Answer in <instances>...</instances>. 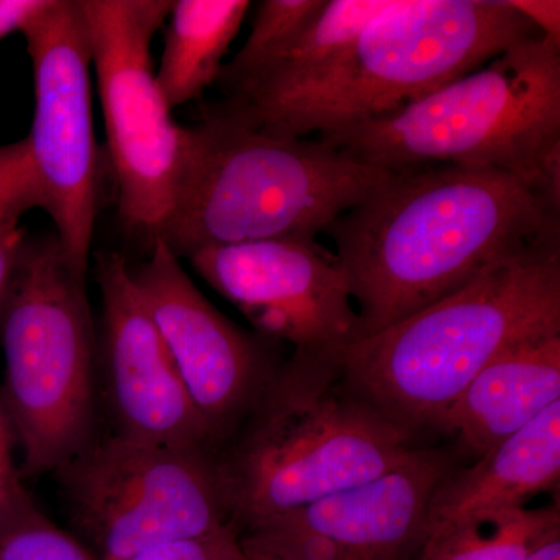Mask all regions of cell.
<instances>
[{
  "instance_id": "obj_18",
  "label": "cell",
  "mask_w": 560,
  "mask_h": 560,
  "mask_svg": "<svg viewBox=\"0 0 560 560\" xmlns=\"http://www.w3.org/2000/svg\"><path fill=\"white\" fill-rule=\"evenodd\" d=\"M250 9L248 0L172 3L158 86L171 108L197 101L219 80L223 58Z\"/></svg>"
},
{
  "instance_id": "obj_19",
  "label": "cell",
  "mask_w": 560,
  "mask_h": 560,
  "mask_svg": "<svg viewBox=\"0 0 560 560\" xmlns=\"http://www.w3.org/2000/svg\"><path fill=\"white\" fill-rule=\"evenodd\" d=\"M558 537V504L481 511L427 534L420 560H526Z\"/></svg>"
},
{
  "instance_id": "obj_17",
  "label": "cell",
  "mask_w": 560,
  "mask_h": 560,
  "mask_svg": "<svg viewBox=\"0 0 560 560\" xmlns=\"http://www.w3.org/2000/svg\"><path fill=\"white\" fill-rule=\"evenodd\" d=\"M389 0H327L319 16L264 77L230 95L215 113L256 128L287 108L341 68L364 25L388 7Z\"/></svg>"
},
{
  "instance_id": "obj_6",
  "label": "cell",
  "mask_w": 560,
  "mask_h": 560,
  "mask_svg": "<svg viewBox=\"0 0 560 560\" xmlns=\"http://www.w3.org/2000/svg\"><path fill=\"white\" fill-rule=\"evenodd\" d=\"M86 275L57 235L27 238L0 301V390L22 478L55 474L95 440L98 341Z\"/></svg>"
},
{
  "instance_id": "obj_21",
  "label": "cell",
  "mask_w": 560,
  "mask_h": 560,
  "mask_svg": "<svg viewBox=\"0 0 560 560\" xmlns=\"http://www.w3.org/2000/svg\"><path fill=\"white\" fill-rule=\"evenodd\" d=\"M0 560H98L86 547L39 514L0 539Z\"/></svg>"
},
{
  "instance_id": "obj_29",
  "label": "cell",
  "mask_w": 560,
  "mask_h": 560,
  "mask_svg": "<svg viewBox=\"0 0 560 560\" xmlns=\"http://www.w3.org/2000/svg\"><path fill=\"white\" fill-rule=\"evenodd\" d=\"M243 551H245V550H243ZM243 560H272V559L267 558V556L254 555V552L245 551V559H243Z\"/></svg>"
},
{
  "instance_id": "obj_1",
  "label": "cell",
  "mask_w": 560,
  "mask_h": 560,
  "mask_svg": "<svg viewBox=\"0 0 560 560\" xmlns=\"http://www.w3.org/2000/svg\"><path fill=\"white\" fill-rule=\"evenodd\" d=\"M326 234L364 338L560 237V200L511 173L434 165L389 172Z\"/></svg>"
},
{
  "instance_id": "obj_24",
  "label": "cell",
  "mask_w": 560,
  "mask_h": 560,
  "mask_svg": "<svg viewBox=\"0 0 560 560\" xmlns=\"http://www.w3.org/2000/svg\"><path fill=\"white\" fill-rule=\"evenodd\" d=\"M241 533L228 528L212 536L158 545L127 560H243Z\"/></svg>"
},
{
  "instance_id": "obj_22",
  "label": "cell",
  "mask_w": 560,
  "mask_h": 560,
  "mask_svg": "<svg viewBox=\"0 0 560 560\" xmlns=\"http://www.w3.org/2000/svg\"><path fill=\"white\" fill-rule=\"evenodd\" d=\"M16 436L0 390V539L43 514L22 486L21 470L14 466Z\"/></svg>"
},
{
  "instance_id": "obj_5",
  "label": "cell",
  "mask_w": 560,
  "mask_h": 560,
  "mask_svg": "<svg viewBox=\"0 0 560 560\" xmlns=\"http://www.w3.org/2000/svg\"><path fill=\"white\" fill-rule=\"evenodd\" d=\"M388 175L319 140L253 130L213 110L186 127L172 210L154 238L178 259L209 246L315 242Z\"/></svg>"
},
{
  "instance_id": "obj_4",
  "label": "cell",
  "mask_w": 560,
  "mask_h": 560,
  "mask_svg": "<svg viewBox=\"0 0 560 560\" xmlns=\"http://www.w3.org/2000/svg\"><path fill=\"white\" fill-rule=\"evenodd\" d=\"M318 140L381 171L511 173L560 200V43L523 40L425 97Z\"/></svg>"
},
{
  "instance_id": "obj_27",
  "label": "cell",
  "mask_w": 560,
  "mask_h": 560,
  "mask_svg": "<svg viewBox=\"0 0 560 560\" xmlns=\"http://www.w3.org/2000/svg\"><path fill=\"white\" fill-rule=\"evenodd\" d=\"M523 16L528 18L534 25L544 35L550 36L551 39L560 43V3L559 2H540V0H529V2H521V0H511Z\"/></svg>"
},
{
  "instance_id": "obj_26",
  "label": "cell",
  "mask_w": 560,
  "mask_h": 560,
  "mask_svg": "<svg viewBox=\"0 0 560 560\" xmlns=\"http://www.w3.org/2000/svg\"><path fill=\"white\" fill-rule=\"evenodd\" d=\"M25 241H27V235H25L20 220H10L0 224V301L9 287L14 265H16Z\"/></svg>"
},
{
  "instance_id": "obj_28",
  "label": "cell",
  "mask_w": 560,
  "mask_h": 560,
  "mask_svg": "<svg viewBox=\"0 0 560 560\" xmlns=\"http://www.w3.org/2000/svg\"><path fill=\"white\" fill-rule=\"evenodd\" d=\"M526 560H560V537L548 541Z\"/></svg>"
},
{
  "instance_id": "obj_2",
  "label": "cell",
  "mask_w": 560,
  "mask_h": 560,
  "mask_svg": "<svg viewBox=\"0 0 560 560\" xmlns=\"http://www.w3.org/2000/svg\"><path fill=\"white\" fill-rule=\"evenodd\" d=\"M560 334V237L500 261L341 357L342 382L407 433L438 429L459 394L504 350Z\"/></svg>"
},
{
  "instance_id": "obj_25",
  "label": "cell",
  "mask_w": 560,
  "mask_h": 560,
  "mask_svg": "<svg viewBox=\"0 0 560 560\" xmlns=\"http://www.w3.org/2000/svg\"><path fill=\"white\" fill-rule=\"evenodd\" d=\"M55 0H0V40L22 33L43 16Z\"/></svg>"
},
{
  "instance_id": "obj_9",
  "label": "cell",
  "mask_w": 560,
  "mask_h": 560,
  "mask_svg": "<svg viewBox=\"0 0 560 560\" xmlns=\"http://www.w3.org/2000/svg\"><path fill=\"white\" fill-rule=\"evenodd\" d=\"M168 0H80L97 77L119 215L158 237L175 198L186 127L158 86L150 44L171 14Z\"/></svg>"
},
{
  "instance_id": "obj_8",
  "label": "cell",
  "mask_w": 560,
  "mask_h": 560,
  "mask_svg": "<svg viewBox=\"0 0 560 560\" xmlns=\"http://www.w3.org/2000/svg\"><path fill=\"white\" fill-rule=\"evenodd\" d=\"M54 475L98 560H127L158 545L235 528L213 453L113 434L95 438Z\"/></svg>"
},
{
  "instance_id": "obj_23",
  "label": "cell",
  "mask_w": 560,
  "mask_h": 560,
  "mask_svg": "<svg viewBox=\"0 0 560 560\" xmlns=\"http://www.w3.org/2000/svg\"><path fill=\"white\" fill-rule=\"evenodd\" d=\"M35 208L40 209V191L27 142L0 147V224L21 220Z\"/></svg>"
},
{
  "instance_id": "obj_3",
  "label": "cell",
  "mask_w": 560,
  "mask_h": 560,
  "mask_svg": "<svg viewBox=\"0 0 560 560\" xmlns=\"http://www.w3.org/2000/svg\"><path fill=\"white\" fill-rule=\"evenodd\" d=\"M411 442L345 385L340 359L294 350L217 452L231 523L242 534L374 480L411 458Z\"/></svg>"
},
{
  "instance_id": "obj_20",
  "label": "cell",
  "mask_w": 560,
  "mask_h": 560,
  "mask_svg": "<svg viewBox=\"0 0 560 560\" xmlns=\"http://www.w3.org/2000/svg\"><path fill=\"white\" fill-rule=\"evenodd\" d=\"M327 0H264L253 27L234 58L223 65L217 83L228 97L264 77L319 16Z\"/></svg>"
},
{
  "instance_id": "obj_7",
  "label": "cell",
  "mask_w": 560,
  "mask_h": 560,
  "mask_svg": "<svg viewBox=\"0 0 560 560\" xmlns=\"http://www.w3.org/2000/svg\"><path fill=\"white\" fill-rule=\"evenodd\" d=\"M537 35L511 0H389L326 83L253 130L304 139L393 113Z\"/></svg>"
},
{
  "instance_id": "obj_13",
  "label": "cell",
  "mask_w": 560,
  "mask_h": 560,
  "mask_svg": "<svg viewBox=\"0 0 560 560\" xmlns=\"http://www.w3.org/2000/svg\"><path fill=\"white\" fill-rule=\"evenodd\" d=\"M455 469L440 448H416L381 477L312 501L241 534L272 560H404L420 550L431 497Z\"/></svg>"
},
{
  "instance_id": "obj_11",
  "label": "cell",
  "mask_w": 560,
  "mask_h": 560,
  "mask_svg": "<svg viewBox=\"0 0 560 560\" xmlns=\"http://www.w3.org/2000/svg\"><path fill=\"white\" fill-rule=\"evenodd\" d=\"M189 260L260 337L340 360L363 338L345 271L315 242L276 238L209 246Z\"/></svg>"
},
{
  "instance_id": "obj_14",
  "label": "cell",
  "mask_w": 560,
  "mask_h": 560,
  "mask_svg": "<svg viewBox=\"0 0 560 560\" xmlns=\"http://www.w3.org/2000/svg\"><path fill=\"white\" fill-rule=\"evenodd\" d=\"M94 272L102 302L98 355L114 436L217 455L208 423L140 298L127 257L98 253Z\"/></svg>"
},
{
  "instance_id": "obj_15",
  "label": "cell",
  "mask_w": 560,
  "mask_h": 560,
  "mask_svg": "<svg viewBox=\"0 0 560 560\" xmlns=\"http://www.w3.org/2000/svg\"><path fill=\"white\" fill-rule=\"evenodd\" d=\"M560 400V334L504 350L453 401L438 429L481 458Z\"/></svg>"
},
{
  "instance_id": "obj_12",
  "label": "cell",
  "mask_w": 560,
  "mask_h": 560,
  "mask_svg": "<svg viewBox=\"0 0 560 560\" xmlns=\"http://www.w3.org/2000/svg\"><path fill=\"white\" fill-rule=\"evenodd\" d=\"M150 246L149 259L131 268L132 280L219 452L280 363L268 338L238 329L206 300L164 242Z\"/></svg>"
},
{
  "instance_id": "obj_16",
  "label": "cell",
  "mask_w": 560,
  "mask_h": 560,
  "mask_svg": "<svg viewBox=\"0 0 560 560\" xmlns=\"http://www.w3.org/2000/svg\"><path fill=\"white\" fill-rule=\"evenodd\" d=\"M560 482V400L467 469H453L434 490L427 534L481 511L523 508ZM423 536V537H425Z\"/></svg>"
},
{
  "instance_id": "obj_10",
  "label": "cell",
  "mask_w": 560,
  "mask_h": 560,
  "mask_svg": "<svg viewBox=\"0 0 560 560\" xmlns=\"http://www.w3.org/2000/svg\"><path fill=\"white\" fill-rule=\"evenodd\" d=\"M35 84L25 138L46 210L68 259L90 270L101 200V154L92 117L91 50L80 0H55L24 32Z\"/></svg>"
}]
</instances>
